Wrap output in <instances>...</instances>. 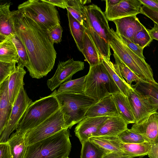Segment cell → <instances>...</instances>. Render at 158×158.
Listing matches in <instances>:
<instances>
[{
    "mask_svg": "<svg viewBox=\"0 0 158 158\" xmlns=\"http://www.w3.org/2000/svg\"><path fill=\"white\" fill-rule=\"evenodd\" d=\"M9 77L0 85V135L7 125L13 107L9 98Z\"/></svg>",
    "mask_w": 158,
    "mask_h": 158,
    "instance_id": "ac0fdd59",
    "label": "cell"
},
{
    "mask_svg": "<svg viewBox=\"0 0 158 158\" xmlns=\"http://www.w3.org/2000/svg\"><path fill=\"white\" fill-rule=\"evenodd\" d=\"M25 134L16 131L11 135L7 141L12 158H25L27 148L25 142Z\"/></svg>",
    "mask_w": 158,
    "mask_h": 158,
    "instance_id": "603a6c76",
    "label": "cell"
},
{
    "mask_svg": "<svg viewBox=\"0 0 158 158\" xmlns=\"http://www.w3.org/2000/svg\"><path fill=\"white\" fill-rule=\"evenodd\" d=\"M121 0H107L106 1V9H108L110 7L117 4Z\"/></svg>",
    "mask_w": 158,
    "mask_h": 158,
    "instance_id": "681fc988",
    "label": "cell"
},
{
    "mask_svg": "<svg viewBox=\"0 0 158 158\" xmlns=\"http://www.w3.org/2000/svg\"><path fill=\"white\" fill-rule=\"evenodd\" d=\"M69 26L71 34L78 50L81 52L83 48V40L85 28L75 19L67 11Z\"/></svg>",
    "mask_w": 158,
    "mask_h": 158,
    "instance_id": "83f0119b",
    "label": "cell"
},
{
    "mask_svg": "<svg viewBox=\"0 0 158 158\" xmlns=\"http://www.w3.org/2000/svg\"><path fill=\"white\" fill-rule=\"evenodd\" d=\"M131 86L148 96L152 102L158 106V83H152L143 80L138 81Z\"/></svg>",
    "mask_w": 158,
    "mask_h": 158,
    "instance_id": "d6a6232c",
    "label": "cell"
},
{
    "mask_svg": "<svg viewBox=\"0 0 158 158\" xmlns=\"http://www.w3.org/2000/svg\"><path fill=\"white\" fill-rule=\"evenodd\" d=\"M12 36V35H11ZM11 36L0 42V61L18 63L19 57Z\"/></svg>",
    "mask_w": 158,
    "mask_h": 158,
    "instance_id": "f1b7e54d",
    "label": "cell"
},
{
    "mask_svg": "<svg viewBox=\"0 0 158 158\" xmlns=\"http://www.w3.org/2000/svg\"><path fill=\"white\" fill-rule=\"evenodd\" d=\"M142 5L158 10V0H139Z\"/></svg>",
    "mask_w": 158,
    "mask_h": 158,
    "instance_id": "bcb514c9",
    "label": "cell"
},
{
    "mask_svg": "<svg viewBox=\"0 0 158 158\" xmlns=\"http://www.w3.org/2000/svg\"><path fill=\"white\" fill-rule=\"evenodd\" d=\"M10 4L6 2L0 5V42L15 34L13 11Z\"/></svg>",
    "mask_w": 158,
    "mask_h": 158,
    "instance_id": "d6986e66",
    "label": "cell"
},
{
    "mask_svg": "<svg viewBox=\"0 0 158 158\" xmlns=\"http://www.w3.org/2000/svg\"><path fill=\"white\" fill-rule=\"evenodd\" d=\"M151 145L150 143L146 142L139 143H126L122 142L120 147L123 153L133 158L148 155Z\"/></svg>",
    "mask_w": 158,
    "mask_h": 158,
    "instance_id": "f546056e",
    "label": "cell"
},
{
    "mask_svg": "<svg viewBox=\"0 0 158 158\" xmlns=\"http://www.w3.org/2000/svg\"><path fill=\"white\" fill-rule=\"evenodd\" d=\"M84 68L83 62L74 60L73 58L60 62L54 74L47 81L48 88L53 91L62 84L71 80L74 74Z\"/></svg>",
    "mask_w": 158,
    "mask_h": 158,
    "instance_id": "8fae6325",
    "label": "cell"
},
{
    "mask_svg": "<svg viewBox=\"0 0 158 158\" xmlns=\"http://www.w3.org/2000/svg\"><path fill=\"white\" fill-rule=\"evenodd\" d=\"M85 16L93 30L109 43L111 34L105 14L94 4L85 6Z\"/></svg>",
    "mask_w": 158,
    "mask_h": 158,
    "instance_id": "7c38bea8",
    "label": "cell"
},
{
    "mask_svg": "<svg viewBox=\"0 0 158 158\" xmlns=\"http://www.w3.org/2000/svg\"><path fill=\"white\" fill-rule=\"evenodd\" d=\"M148 155L149 158H158V143L151 144Z\"/></svg>",
    "mask_w": 158,
    "mask_h": 158,
    "instance_id": "7dc6e473",
    "label": "cell"
},
{
    "mask_svg": "<svg viewBox=\"0 0 158 158\" xmlns=\"http://www.w3.org/2000/svg\"><path fill=\"white\" fill-rule=\"evenodd\" d=\"M89 139L109 152L123 153L120 147L122 141L118 136H93Z\"/></svg>",
    "mask_w": 158,
    "mask_h": 158,
    "instance_id": "4316f807",
    "label": "cell"
},
{
    "mask_svg": "<svg viewBox=\"0 0 158 158\" xmlns=\"http://www.w3.org/2000/svg\"><path fill=\"white\" fill-rule=\"evenodd\" d=\"M60 109L58 101L50 94L33 102L20 120L16 131L26 133L35 127Z\"/></svg>",
    "mask_w": 158,
    "mask_h": 158,
    "instance_id": "8992f818",
    "label": "cell"
},
{
    "mask_svg": "<svg viewBox=\"0 0 158 158\" xmlns=\"http://www.w3.org/2000/svg\"><path fill=\"white\" fill-rule=\"evenodd\" d=\"M0 158H12L10 148L7 142L0 143Z\"/></svg>",
    "mask_w": 158,
    "mask_h": 158,
    "instance_id": "7bdbcfd3",
    "label": "cell"
},
{
    "mask_svg": "<svg viewBox=\"0 0 158 158\" xmlns=\"http://www.w3.org/2000/svg\"><path fill=\"white\" fill-rule=\"evenodd\" d=\"M127 124L119 116L110 117L93 136H117L127 128Z\"/></svg>",
    "mask_w": 158,
    "mask_h": 158,
    "instance_id": "ffe728a7",
    "label": "cell"
},
{
    "mask_svg": "<svg viewBox=\"0 0 158 158\" xmlns=\"http://www.w3.org/2000/svg\"><path fill=\"white\" fill-rule=\"evenodd\" d=\"M85 76L74 80H71L61 85L57 91L59 92L72 94L84 93Z\"/></svg>",
    "mask_w": 158,
    "mask_h": 158,
    "instance_id": "836d02e7",
    "label": "cell"
},
{
    "mask_svg": "<svg viewBox=\"0 0 158 158\" xmlns=\"http://www.w3.org/2000/svg\"><path fill=\"white\" fill-rule=\"evenodd\" d=\"M68 128L27 146L25 158H64L68 157L71 148Z\"/></svg>",
    "mask_w": 158,
    "mask_h": 158,
    "instance_id": "3957f363",
    "label": "cell"
},
{
    "mask_svg": "<svg viewBox=\"0 0 158 158\" xmlns=\"http://www.w3.org/2000/svg\"><path fill=\"white\" fill-rule=\"evenodd\" d=\"M51 94L57 99L68 129L85 118L89 109L98 101L84 92L72 94L59 92L55 90Z\"/></svg>",
    "mask_w": 158,
    "mask_h": 158,
    "instance_id": "7a4b0ae2",
    "label": "cell"
},
{
    "mask_svg": "<svg viewBox=\"0 0 158 158\" xmlns=\"http://www.w3.org/2000/svg\"><path fill=\"white\" fill-rule=\"evenodd\" d=\"M90 2L89 0H68L66 9L81 25H84V21L86 17L84 5Z\"/></svg>",
    "mask_w": 158,
    "mask_h": 158,
    "instance_id": "1f68e13d",
    "label": "cell"
},
{
    "mask_svg": "<svg viewBox=\"0 0 158 158\" xmlns=\"http://www.w3.org/2000/svg\"><path fill=\"white\" fill-rule=\"evenodd\" d=\"M131 129L141 135L145 142L151 144L158 143V112L139 123H134Z\"/></svg>",
    "mask_w": 158,
    "mask_h": 158,
    "instance_id": "5bb4252c",
    "label": "cell"
},
{
    "mask_svg": "<svg viewBox=\"0 0 158 158\" xmlns=\"http://www.w3.org/2000/svg\"><path fill=\"white\" fill-rule=\"evenodd\" d=\"M119 116L112 95L98 101L89 109L86 117H116Z\"/></svg>",
    "mask_w": 158,
    "mask_h": 158,
    "instance_id": "e0dca14e",
    "label": "cell"
},
{
    "mask_svg": "<svg viewBox=\"0 0 158 158\" xmlns=\"http://www.w3.org/2000/svg\"><path fill=\"white\" fill-rule=\"evenodd\" d=\"M44 1L53 6L63 9H66L68 6V0H43Z\"/></svg>",
    "mask_w": 158,
    "mask_h": 158,
    "instance_id": "ee69618b",
    "label": "cell"
},
{
    "mask_svg": "<svg viewBox=\"0 0 158 158\" xmlns=\"http://www.w3.org/2000/svg\"><path fill=\"white\" fill-rule=\"evenodd\" d=\"M112 21L116 27V33L131 41L135 34L144 27L136 15L125 17Z\"/></svg>",
    "mask_w": 158,
    "mask_h": 158,
    "instance_id": "2e32d148",
    "label": "cell"
},
{
    "mask_svg": "<svg viewBox=\"0 0 158 158\" xmlns=\"http://www.w3.org/2000/svg\"><path fill=\"white\" fill-rule=\"evenodd\" d=\"M139 0H121L117 4L106 9L105 14L108 20H113L141 13Z\"/></svg>",
    "mask_w": 158,
    "mask_h": 158,
    "instance_id": "4fadbf2b",
    "label": "cell"
},
{
    "mask_svg": "<svg viewBox=\"0 0 158 158\" xmlns=\"http://www.w3.org/2000/svg\"><path fill=\"white\" fill-rule=\"evenodd\" d=\"M152 40L147 29L144 27L135 34L131 42L144 48Z\"/></svg>",
    "mask_w": 158,
    "mask_h": 158,
    "instance_id": "74e56055",
    "label": "cell"
},
{
    "mask_svg": "<svg viewBox=\"0 0 158 158\" xmlns=\"http://www.w3.org/2000/svg\"><path fill=\"white\" fill-rule=\"evenodd\" d=\"M15 33L25 47L28 55L27 69L32 78L45 76L53 69L57 53L47 31L19 10H13Z\"/></svg>",
    "mask_w": 158,
    "mask_h": 158,
    "instance_id": "6da1fadb",
    "label": "cell"
},
{
    "mask_svg": "<svg viewBox=\"0 0 158 158\" xmlns=\"http://www.w3.org/2000/svg\"><path fill=\"white\" fill-rule=\"evenodd\" d=\"M81 52L90 67L102 62V58L88 34L85 31L83 40V48Z\"/></svg>",
    "mask_w": 158,
    "mask_h": 158,
    "instance_id": "cb8c5ba5",
    "label": "cell"
},
{
    "mask_svg": "<svg viewBox=\"0 0 158 158\" xmlns=\"http://www.w3.org/2000/svg\"><path fill=\"white\" fill-rule=\"evenodd\" d=\"M66 128L63 114L59 109L38 126L26 133V145L29 146L47 138Z\"/></svg>",
    "mask_w": 158,
    "mask_h": 158,
    "instance_id": "ba28073f",
    "label": "cell"
},
{
    "mask_svg": "<svg viewBox=\"0 0 158 158\" xmlns=\"http://www.w3.org/2000/svg\"><path fill=\"white\" fill-rule=\"evenodd\" d=\"M118 35L122 42L131 50L141 58L145 59L143 54L144 48L140 47L124 37Z\"/></svg>",
    "mask_w": 158,
    "mask_h": 158,
    "instance_id": "ab89813d",
    "label": "cell"
},
{
    "mask_svg": "<svg viewBox=\"0 0 158 158\" xmlns=\"http://www.w3.org/2000/svg\"><path fill=\"white\" fill-rule=\"evenodd\" d=\"M118 115L128 125L135 123V119L127 97L121 92L112 95Z\"/></svg>",
    "mask_w": 158,
    "mask_h": 158,
    "instance_id": "7402d4cb",
    "label": "cell"
},
{
    "mask_svg": "<svg viewBox=\"0 0 158 158\" xmlns=\"http://www.w3.org/2000/svg\"><path fill=\"white\" fill-rule=\"evenodd\" d=\"M63 31L60 25L47 31L49 38L52 43L58 44L61 41Z\"/></svg>",
    "mask_w": 158,
    "mask_h": 158,
    "instance_id": "60d3db41",
    "label": "cell"
},
{
    "mask_svg": "<svg viewBox=\"0 0 158 158\" xmlns=\"http://www.w3.org/2000/svg\"><path fill=\"white\" fill-rule=\"evenodd\" d=\"M152 40H158V24L154 23V27L151 29H147Z\"/></svg>",
    "mask_w": 158,
    "mask_h": 158,
    "instance_id": "c3c4849f",
    "label": "cell"
},
{
    "mask_svg": "<svg viewBox=\"0 0 158 158\" xmlns=\"http://www.w3.org/2000/svg\"><path fill=\"white\" fill-rule=\"evenodd\" d=\"M84 25L85 31L91 37L102 56L110 60L111 53L109 44L93 30L86 16L84 21Z\"/></svg>",
    "mask_w": 158,
    "mask_h": 158,
    "instance_id": "d4e9b609",
    "label": "cell"
},
{
    "mask_svg": "<svg viewBox=\"0 0 158 158\" xmlns=\"http://www.w3.org/2000/svg\"><path fill=\"white\" fill-rule=\"evenodd\" d=\"M110 48L120 60L133 72L142 80L147 82L156 83L152 70L145 61L131 50L121 41L112 28L110 29Z\"/></svg>",
    "mask_w": 158,
    "mask_h": 158,
    "instance_id": "5b68a950",
    "label": "cell"
},
{
    "mask_svg": "<svg viewBox=\"0 0 158 158\" xmlns=\"http://www.w3.org/2000/svg\"><path fill=\"white\" fill-rule=\"evenodd\" d=\"M103 63L111 77L118 86L121 92L127 96L128 91L132 87L125 80L119 72L118 68L115 64L110 60L102 57Z\"/></svg>",
    "mask_w": 158,
    "mask_h": 158,
    "instance_id": "484cf974",
    "label": "cell"
},
{
    "mask_svg": "<svg viewBox=\"0 0 158 158\" xmlns=\"http://www.w3.org/2000/svg\"><path fill=\"white\" fill-rule=\"evenodd\" d=\"M158 24V10L143 5L141 7V13Z\"/></svg>",
    "mask_w": 158,
    "mask_h": 158,
    "instance_id": "b9f144b4",
    "label": "cell"
},
{
    "mask_svg": "<svg viewBox=\"0 0 158 158\" xmlns=\"http://www.w3.org/2000/svg\"><path fill=\"white\" fill-rule=\"evenodd\" d=\"M18 10L47 31L60 25L55 6L43 0H29L19 5Z\"/></svg>",
    "mask_w": 158,
    "mask_h": 158,
    "instance_id": "52a82bcc",
    "label": "cell"
},
{
    "mask_svg": "<svg viewBox=\"0 0 158 158\" xmlns=\"http://www.w3.org/2000/svg\"><path fill=\"white\" fill-rule=\"evenodd\" d=\"M69 158L68 156V157H66L65 158Z\"/></svg>",
    "mask_w": 158,
    "mask_h": 158,
    "instance_id": "f907efd6",
    "label": "cell"
},
{
    "mask_svg": "<svg viewBox=\"0 0 158 158\" xmlns=\"http://www.w3.org/2000/svg\"><path fill=\"white\" fill-rule=\"evenodd\" d=\"M33 102L23 85L13 105L7 125L0 135V143L7 142L10 135L16 129L27 109Z\"/></svg>",
    "mask_w": 158,
    "mask_h": 158,
    "instance_id": "30bf717a",
    "label": "cell"
},
{
    "mask_svg": "<svg viewBox=\"0 0 158 158\" xmlns=\"http://www.w3.org/2000/svg\"><path fill=\"white\" fill-rule=\"evenodd\" d=\"M118 136L124 143H139L145 142L141 135L128 128Z\"/></svg>",
    "mask_w": 158,
    "mask_h": 158,
    "instance_id": "8d00e7d4",
    "label": "cell"
},
{
    "mask_svg": "<svg viewBox=\"0 0 158 158\" xmlns=\"http://www.w3.org/2000/svg\"><path fill=\"white\" fill-rule=\"evenodd\" d=\"M16 63L15 62L0 61V85L15 71Z\"/></svg>",
    "mask_w": 158,
    "mask_h": 158,
    "instance_id": "f35d334b",
    "label": "cell"
},
{
    "mask_svg": "<svg viewBox=\"0 0 158 158\" xmlns=\"http://www.w3.org/2000/svg\"><path fill=\"white\" fill-rule=\"evenodd\" d=\"M11 38L17 51L19 61L18 65L22 64L27 69L29 67V59L26 49L16 34L11 36Z\"/></svg>",
    "mask_w": 158,
    "mask_h": 158,
    "instance_id": "d590c367",
    "label": "cell"
},
{
    "mask_svg": "<svg viewBox=\"0 0 158 158\" xmlns=\"http://www.w3.org/2000/svg\"><path fill=\"white\" fill-rule=\"evenodd\" d=\"M84 92L98 101L108 96L121 92L102 62L89 67L85 78Z\"/></svg>",
    "mask_w": 158,
    "mask_h": 158,
    "instance_id": "277c9868",
    "label": "cell"
},
{
    "mask_svg": "<svg viewBox=\"0 0 158 158\" xmlns=\"http://www.w3.org/2000/svg\"><path fill=\"white\" fill-rule=\"evenodd\" d=\"M110 117H85L76 127L74 130L75 135L82 143L93 136L101 126Z\"/></svg>",
    "mask_w": 158,
    "mask_h": 158,
    "instance_id": "9a60e30c",
    "label": "cell"
},
{
    "mask_svg": "<svg viewBox=\"0 0 158 158\" xmlns=\"http://www.w3.org/2000/svg\"><path fill=\"white\" fill-rule=\"evenodd\" d=\"M81 144V158H103L109 152L89 139Z\"/></svg>",
    "mask_w": 158,
    "mask_h": 158,
    "instance_id": "4dcf8cb0",
    "label": "cell"
},
{
    "mask_svg": "<svg viewBox=\"0 0 158 158\" xmlns=\"http://www.w3.org/2000/svg\"><path fill=\"white\" fill-rule=\"evenodd\" d=\"M113 55L115 60V64L117 66L121 75L129 85L132 86L133 82L136 83L143 80L130 69L115 53H114Z\"/></svg>",
    "mask_w": 158,
    "mask_h": 158,
    "instance_id": "e575fe53",
    "label": "cell"
},
{
    "mask_svg": "<svg viewBox=\"0 0 158 158\" xmlns=\"http://www.w3.org/2000/svg\"><path fill=\"white\" fill-rule=\"evenodd\" d=\"M103 158H132V157L123 153L110 152L106 153Z\"/></svg>",
    "mask_w": 158,
    "mask_h": 158,
    "instance_id": "f6af8a7d",
    "label": "cell"
},
{
    "mask_svg": "<svg viewBox=\"0 0 158 158\" xmlns=\"http://www.w3.org/2000/svg\"><path fill=\"white\" fill-rule=\"evenodd\" d=\"M22 64L18 65L15 71L9 76L8 94L13 106L22 86L24 85L23 78L26 72Z\"/></svg>",
    "mask_w": 158,
    "mask_h": 158,
    "instance_id": "44dd1931",
    "label": "cell"
},
{
    "mask_svg": "<svg viewBox=\"0 0 158 158\" xmlns=\"http://www.w3.org/2000/svg\"><path fill=\"white\" fill-rule=\"evenodd\" d=\"M134 115L135 123H139L153 114L157 112L158 106L147 95L132 86L127 95Z\"/></svg>",
    "mask_w": 158,
    "mask_h": 158,
    "instance_id": "9c48e42d",
    "label": "cell"
}]
</instances>
